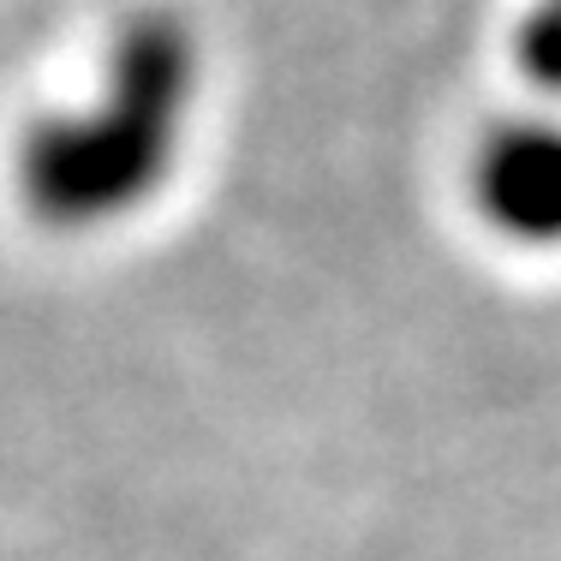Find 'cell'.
I'll return each instance as SVG.
<instances>
[{
  "mask_svg": "<svg viewBox=\"0 0 561 561\" xmlns=\"http://www.w3.org/2000/svg\"><path fill=\"white\" fill-rule=\"evenodd\" d=\"M180 43L168 36H138L114 72V96L96 114H72L60 126L36 131L24 156V185L36 192V209L48 216H102V209L138 197L162 173L168 144L131 138L138 131H168L180 114Z\"/></svg>",
  "mask_w": 561,
  "mask_h": 561,
  "instance_id": "obj_1",
  "label": "cell"
},
{
  "mask_svg": "<svg viewBox=\"0 0 561 561\" xmlns=\"http://www.w3.org/2000/svg\"><path fill=\"white\" fill-rule=\"evenodd\" d=\"M478 209L519 245L561 239V126H502L478 150Z\"/></svg>",
  "mask_w": 561,
  "mask_h": 561,
  "instance_id": "obj_2",
  "label": "cell"
}]
</instances>
